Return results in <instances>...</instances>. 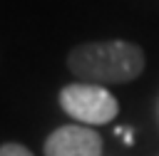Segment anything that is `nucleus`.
<instances>
[{
    "label": "nucleus",
    "mask_w": 159,
    "mask_h": 156,
    "mask_svg": "<svg viewBox=\"0 0 159 156\" xmlns=\"http://www.w3.org/2000/svg\"><path fill=\"white\" fill-rule=\"evenodd\" d=\"M0 156H32V154L22 144H2L0 146Z\"/></svg>",
    "instance_id": "nucleus-4"
},
{
    "label": "nucleus",
    "mask_w": 159,
    "mask_h": 156,
    "mask_svg": "<svg viewBox=\"0 0 159 156\" xmlns=\"http://www.w3.org/2000/svg\"><path fill=\"white\" fill-rule=\"evenodd\" d=\"M70 72L87 84H124L142 74L144 52L122 40L87 42L67 54Z\"/></svg>",
    "instance_id": "nucleus-1"
},
{
    "label": "nucleus",
    "mask_w": 159,
    "mask_h": 156,
    "mask_svg": "<svg viewBox=\"0 0 159 156\" xmlns=\"http://www.w3.org/2000/svg\"><path fill=\"white\" fill-rule=\"evenodd\" d=\"M60 106L75 116L82 124L97 126V124H109L117 111L119 104L117 99L99 84H87V82H77V84H67L60 92Z\"/></svg>",
    "instance_id": "nucleus-2"
},
{
    "label": "nucleus",
    "mask_w": 159,
    "mask_h": 156,
    "mask_svg": "<svg viewBox=\"0 0 159 156\" xmlns=\"http://www.w3.org/2000/svg\"><path fill=\"white\" fill-rule=\"evenodd\" d=\"M45 156H102V136L80 124L60 126L47 136Z\"/></svg>",
    "instance_id": "nucleus-3"
},
{
    "label": "nucleus",
    "mask_w": 159,
    "mask_h": 156,
    "mask_svg": "<svg viewBox=\"0 0 159 156\" xmlns=\"http://www.w3.org/2000/svg\"><path fill=\"white\" fill-rule=\"evenodd\" d=\"M122 139H124V144H134V131H132V129H124Z\"/></svg>",
    "instance_id": "nucleus-5"
}]
</instances>
